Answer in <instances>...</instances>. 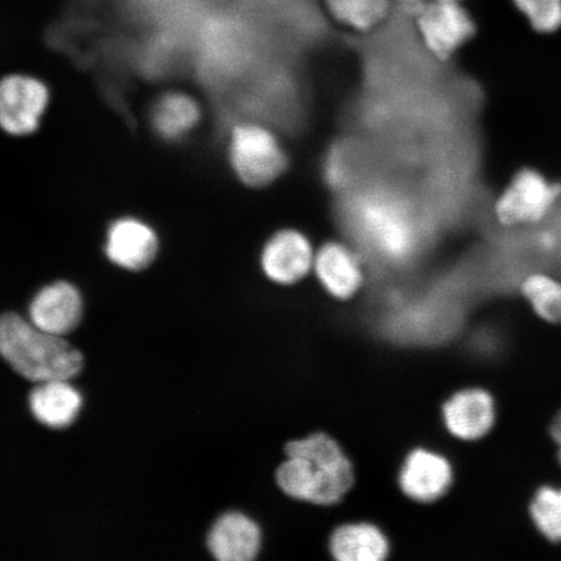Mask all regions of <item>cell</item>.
<instances>
[{
  "mask_svg": "<svg viewBox=\"0 0 561 561\" xmlns=\"http://www.w3.org/2000/svg\"><path fill=\"white\" fill-rule=\"evenodd\" d=\"M285 451L289 459L278 468L276 480L294 500L331 506L353 486V466L339 444L325 434L290 442Z\"/></svg>",
  "mask_w": 561,
  "mask_h": 561,
  "instance_id": "cell-1",
  "label": "cell"
},
{
  "mask_svg": "<svg viewBox=\"0 0 561 561\" xmlns=\"http://www.w3.org/2000/svg\"><path fill=\"white\" fill-rule=\"evenodd\" d=\"M0 354L21 377L35 383L69 381L82 369V355L60 335L41 331L16 313L0 320Z\"/></svg>",
  "mask_w": 561,
  "mask_h": 561,
  "instance_id": "cell-2",
  "label": "cell"
},
{
  "mask_svg": "<svg viewBox=\"0 0 561 561\" xmlns=\"http://www.w3.org/2000/svg\"><path fill=\"white\" fill-rule=\"evenodd\" d=\"M229 161L237 178L250 187H265L289 167V157L275 133L259 124H240L231 130Z\"/></svg>",
  "mask_w": 561,
  "mask_h": 561,
  "instance_id": "cell-3",
  "label": "cell"
},
{
  "mask_svg": "<svg viewBox=\"0 0 561 561\" xmlns=\"http://www.w3.org/2000/svg\"><path fill=\"white\" fill-rule=\"evenodd\" d=\"M561 188L541 172L525 168L511 179L494 205L503 227L528 226L545 219L559 199Z\"/></svg>",
  "mask_w": 561,
  "mask_h": 561,
  "instance_id": "cell-4",
  "label": "cell"
},
{
  "mask_svg": "<svg viewBox=\"0 0 561 561\" xmlns=\"http://www.w3.org/2000/svg\"><path fill=\"white\" fill-rule=\"evenodd\" d=\"M415 20L421 42L440 60L453 58L477 32L471 13L453 0H426Z\"/></svg>",
  "mask_w": 561,
  "mask_h": 561,
  "instance_id": "cell-5",
  "label": "cell"
},
{
  "mask_svg": "<svg viewBox=\"0 0 561 561\" xmlns=\"http://www.w3.org/2000/svg\"><path fill=\"white\" fill-rule=\"evenodd\" d=\"M50 93L31 76L11 75L0 87V122L11 136H27L38 129Z\"/></svg>",
  "mask_w": 561,
  "mask_h": 561,
  "instance_id": "cell-6",
  "label": "cell"
},
{
  "mask_svg": "<svg viewBox=\"0 0 561 561\" xmlns=\"http://www.w3.org/2000/svg\"><path fill=\"white\" fill-rule=\"evenodd\" d=\"M363 236L386 257L401 259L415 243L411 217L407 210L391 201H375L357 214Z\"/></svg>",
  "mask_w": 561,
  "mask_h": 561,
  "instance_id": "cell-7",
  "label": "cell"
},
{
  "mask_svg": "<svg viewBox=\"0 0 561 561\" xmlns=\"http://www.w3.org/2000/svg\"><path fill=\"white\" fill-rule=\"evenodd\" d=\"M316 250L304 231L287 228L264 244L261 263L265 276L278 285H294L313 271Z\"/></svg>",
  "mask_w": 561,
  "mask_h": 561,
  "instance_id": "cell-8",
  "label": "cell"
},
{
  "mask_svg": "<svg viewBox=\"0 0 561 561\" xmlns=\"http://www.w3.org/2000/svg\"><path fill=\"white\" fill-rule=\"evenodd\" d=\"M313 273L329 296L347 300L364 284V266L359 255L346 242L332 240L316 250Z\"/></svg>",
  "mask_w": 561,
  "mask_h": 561,
  "instance_id": "cell-9",
  "label": "cell"
},
{
  "mask_svg": "<svg viewBox=\"0 0 561 561\" xmlns=\"http://www.w3.org/2000/svg\"><path fill=\"white\" fill-rule=\"evenodd\" d=\"M104 250L110 261L121 268L142 271L157 257L158 236L142 220L124 217L112 222Z\"/></svg>",
  "mask_w": 561,
  "mask_h": 561,
  "instance_id": "cell-10",
  "label": "cell"
},
{
  "mask_svg": "<svg viewBox=\"0 0 561 561\" xmlns=\"http://www.w3.org/2000/svg\"><path fill=\"white\" fill-rule=\"evenodd\" d=\"M31 322L41 331L66 335L80 324L82 298L72 284L59 280L35 294L30 307Z\"/></svg>",
  "mask_w": 561,
  "mask_h": 561,
  "instance_id": "cell-11",
  "label": "cell"
},
{
  "mask_svg": "<svg viewBox=\"0 0 561 561\" xmlns=\"http://www.w3.org/2000/svg\"><path fill=\"white\" fill-rule=\"evenodd\" d=\"M453 482L450 462L436 453L417 448L404 461L399 485L413 501L430 503L446 494Z\"/></svg>",
  "mask_w": 561,
  "mask_h": 561,
  "instance_id": "cell-12",
  "label": "cell"
},
{
  "mask_svg": "<svg viewBox=\"0 0 561 561\" xmlns=\"http://www.w3.org/2000/svg\"><path fill=\"white\" fill-rule=\"evenodd\" d=\"M445 425L454 437L474 440L486 436L495 421V404L488 391H459L444 405Z\"/></svg>",
  "mask_w": 561,
  "mask_h": 561,
  "instance_id": "cell-13",
  "label": "cell"
},
{
  "mask_svg": "<svg viewBox=\"0 0 561 561\" xmlns=\"http://www.w3.org/2000/svg\"><path fill=\"white\" fill-rule=\"evenodd\" d=\"M207 545L214 558L220 561H250L262 546L259 526L241 514L224 515L210 529Z\"/></svg>",
  "mask_w": 561,
  "mask_h": 561,
  "instance_id": "cell-14",
  "label": "cell"
},
{
  "mask_svg": "<svg viewBox=\"0 0 561 561\" xmlns=\"http://www.w3.org/2000/svg\"><path fill=\"white\" fill-rule=\"evenodd\" d=\"M80 392L68 381L38 383L30 396L33 416L48 427L61 430L73 423L81 409Z\"/></svg>",
  "mask_w": 561,
  "mask_h": 561,
  "instance_id": "cell-15",
  "label": "cell"
},
{
  "mask_svg": "<svg viewBox=\"0 0 561 561\" xmlns=\"http://www.w3.org/2000/svg\"><path fill=\"white\" fill-rule=\"evenodd\" d=\"M331 551L340 561H382L388 557L389 542L375 525L348 524L334 531Z\"/></svg>",
  "mask_w": 561,
  "mask_h": 561,
  "instance_id": "cell-16",
  "label": "cell"
},
{
  "mask_svg": "<svg viewBox=\"0 0 561 561\" xmlns=\"http://www.w3.org/2000/svg\"><path fill=\"white\" fill-rule=\"evenodd\" d=\"M150 118L158 136L167 140H178L195 128L201 118V110L192 96L168 93L153 104Z\"/></svg>",
  "mask_w": 561,
  "mask_h": 561,
  "instance_id": "cell-17",
  "label": "cell"
},
{
  "mask_svg": "<svg viewBox=\"0 0 561 561\" xmlns=\"http://www.w3.org/2000/svg\"><path fill=\"white\" fill-rule=\"evenodd\" d=\"M391 0H325L329 15L356 32H369L389 16Z\"/></svg>",
  "mask_w": 561,
  "mask_h": 561,
  "instance_id": "cell-18",
  "label": "cell"
},
{
  "mask_svg": "<svg viewBox=\"0 0 561 561\" xmlns=\"http://www.w3.org/2000/svg\"><path fill=\"white\" fill-rule=\"evenodd\" d=\"M520 289L539 318L561 324L560 280L543 273H533L523 280Z\"/></svg>",
  "mask_w": 561,
  "mask_h": 561,
  "instance_id": "cell-19",
  "label": "cell"
},
{
  "mask_svg": "<svg viewBox=\"0 0 561 561\" xmlns=\"http://www.w3.org/2000/svg\"><path fill=\"white\" fill-rule=\"evenodd\" d=\"M530 515L549 541L561 542V489H539L530 504Z\"/></svg>",
  "mask_w": 561,
  "mask_h": 561,
  "instance_id": "cell-20",
  "label": "cell"
},
{
  "mask_svg": "<svg viewBox=\"0 0 561 561\" xmlns=\"http://www.w3.org/2000/svg\"><path fill=\"white\" fill-rule=\"evenodd\" d=\"M538 33H553L561 26V0H512Z\"/></svg>",
  "mask_w": 561,
  "mask_h": 561,
  "instance_id": "cell-21",
  "label": "cell"
},
{
  "mask_svg": "<svg viewBox=\"0 0 561 561\" xmlns=\"http://www.w3.org/2000/svg\"><path fill=\"white\" fill-rule=\"evenodd\" d=\"M551 437L553 440H556V444L559 448V461L561 465V411L559 412V415L553 419L551 424Z\"/></svg>",
  "mask_w": 561,
  "mask_h": 561,
  "instance_id": "cell-22",
  "label": "cell"
},
{
  "mask_svg": "<svg viewBox=\"0 0 561 561\" xmlns=\"http://www.w3.org/2000/svg\"><path fill=\"white\" fill-rule=\"evenodd\" d=\"M425 2L426 0H399V4H401L407 11H410L413 16H416V13Z\"/></svg>",
  "mask_w": 561,
  "mask_h": 561,
  "instance_id": "cell-23",
  "label": "cell"
},
{
  "mask_svg": "<svg viewBox=\"0 0 561 561\" xmlns=\"http://www.w3.org/2000/svg\"><path fill=\"white\" fill-rule=\"evenodd\" d=\"M453 2H465V0H453Z\"/></svg>",
  "mask_w": 561,
  "mask_h": 561,
  "instance_id": "cell-24",
  "label": "cell"
}]
</instances>
